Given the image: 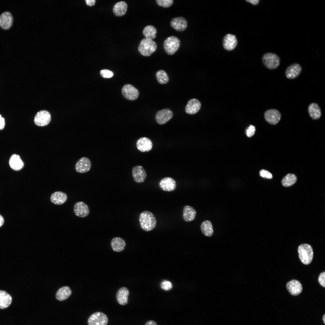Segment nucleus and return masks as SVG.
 <instances>
[{
  "mask_svg": "<svg viewBox=\"0 0 325 325\" xmlns=\"http://www.w3.org/2000/svg\"><path fill=\"white\" fill-rule=\"evenodd\" d=\"M139 220L141 228L146 231L153 230L156 225V219L153 214L148 211H144L140 214Z\"/></svg>",
  "mask_w": 325,
  "mask_h": 325,
  "instance_id": "obj_1",
  "label": "nucleus"
},
{
  "mask_svg": "<svg viewBox=\"0 0 325 325\" xmlns=\"http://www.w3.org/2000/svg\"><path fill=\"white\" fill-rule=\"evenodd\" d=\"M298 251L299 259L302 263L308 265L311 262L313 257V251L310 245L302 244L299 246Z\"/></svg>",
  "mask_w": 325,
  "mask_h": 325,
  "instance_id": "obj_2",
  "label": "nucleus"
},
{
  "mask_svg": "<svg viewBox=\"0 0 325 325\" xmlns=\"http://www.w3.org/2000/svg\"><path fill=\"white\" fill-rule=\"evenodd\" d=\"M157 47L156 43L153 40L144 38L141 41L138 50L142 55L149 56L156 51Z\"/></svg>",
  "mask_w": 325,
  "mask_h": 325,
  "instance_id": "obj_3",
  "label": "nucleus"
},
{
  "mask_svg": "<svg viewBox=\"0 0 325 325\" xmlns=\"http://www.w3.org/2000/svg\"><path fill=\"white\" fill-rule=\"evenodd\" d=\"M180 45V39L174 36L166 38L163 43V48L166 53L169 55L174 54L178 49Z\"/></svg>",
  "mask_w": 325,
  "mask_h": 325,
  "instance_id": "obj_4",
  "label": "nucleus"
},
{
  "mask_svg": "<svg viewBox=\"0 0 325 325\" xmlns=\"http://www.w3.org/2000/svg\"><path fill=\"white\" fill-rule=\"evenodd\" d=\"M262 60L264 65L271 70L277 68L280 62V57L277 54L271 52L265 54L262 57Z\"/></svg>",
  "mask_w": 325,
  "mask_h": 325,
  "instance_id": "obj_5",
  "label": "nucleus"
},
{
  "mask_svg": "<svg viewBox=\"0 0 325 325\" xmlns=\"http://www.w3.org/2000/svg\"><path fill=\"white\" fill-rule=\"evenodd\" d=\"M108 321V318L105 314L97 312L89 317L87 322L88 325H107Z\"/></svg>",
  "mask_w": 325,
  "mask_h": 325,
  "instance_id": "obj_6",
  "label": "nucleus"
},
{
  "mask_svg": "<svg viewBox=\"0 0 325 325\" xmlns=\"http://www.w3.org/2000/svg\"><path fill=\"white\" fill-rule=\"evenodd\" d=\"M51 120V116L48 111L42 110L38 112L36 115L34 122L35 124L39 126L47 125Z\"/></svg>",
  "mask_w": 325,
  "mask_h": 325,
  "instance_id": "obj_7",
  "label": "nucleus"
},
{
  "mask_svg": "<svg viewBox=\"0 0 325 325\" xmlns=\"http://www.w3.org/2000/svg\"><path fill=\"white\" fill-rule=\"evenodd\" d=\"M173 116V113L172 110L169 108H165L158 111L155 118L157 123L162 125L168 122Z\"/></svg>",
  "mask_w": 325,
  "mask_h": 325,
  "instance_id": "obj_8",
  "label": "nucleus"
},
{
  "mask_svg": "<svg viewBox=\"0 0 325 325\" xmlns=\"http://www.w3.org/2000/svg\"><path fill=\"white\" fill-rule=\"evenodd\" d=\"M122 93L124 97L128 100L134 101L138 97L139 92L138 90L130 84H126L122 87Z\"/></svg>",
  "mask_w": 325,
  "mask_h": 325,
  "instance_id": "obj_9",
  "label": "nucleus"
},
{
  "mask_svg": "<svg viewBox=\"0 0 325 325\" xmlns=\"http://www.w3.org/2000/svg\"><path fill=\"white\" fill-rule=\"evenodd\" d=\"M132 175L134 181L138 183L144 182L147 176L146 172L144 168L142 166L139 165L135 166L132 168Z\"/></svg>",
  "mask_w": 325,
  "mask_h": 325,
  "instance_id": "obj_10",
  "label": "nucleus"
},
{
  "mask_svg": "<svg viewBox=\"0 0 325 325\" xmlns=\"http://www.w3.org/2000/svg\"><path fill=\"white\" fill-rule=\"evenodd\" d=\"M265 118L268 122L272 125H276L280 121L281 114L280 112L275 109H270L266 110L264 114Z\"/></svg>",
  "mask_w": 325,
  "mask_h": 325,
  "instance_id": "obj_11",
  "label": "nucleus"
},
{
  "mask_svg": "<svg viewBox=\"0 0 325 325\" xmlns=\"http://www.w3.org/2000/svg\"><path fill=\"white\" fill-rule=\"evenodd\" d=\"M91 166V162L88 158L82 157L76 163L75 168L76 171L79 173L86 172L90 170Z\"/></svg>",
  "mask_w": 325,
  "mask_h": 325,
  "instance_id": "obj_12",
  "label": "nucleus"
},
{
  "mask_svg": "<svg viewBox=\"0 0 325 325\" xmlns=\"http://www.w3.org/2000/svg\"><path fill=\"white\" fill-rule=\"evenodd\" d=\"M159 187L163 190L171 192L174 190L176 188V183L173 178L170 177L163 178L160 181Z\"/></svg>",
  "mask_w": 325,
  "mask_h": 325,
  "instance_id": "obj_13",
  "label": "nucleus"
},
{
  "mask_svg": "<svg viewBox=\"0 0 325 325\" xmlns=\"http://www.w3.org/2000/svg\"><path fill=\"white\" fill-rule=\"evenodd\" d=\"M73 211L76 216L82 218L86 217L89 213V209L88 205L81 201L76 202L75 204Z\"/></svg>",
  "mask_w": 325,
  "mask_h": 325,
  "instance_id": "obj_14",
  "label": "nucleus"
},
{
  "mask_svg": "<svg viewBox=\"0 0 325 325\" xmlns=\"http://www.w3.org/2000/svg\"><path fill=\"white\" fill-rule=\"evenodd\" d=\"M137 149L140 151L144 152L150 151L153 147V143L149 138L146 137L139 138L136 143Z\"/></svg>",
  "mask_w": 325,
  "mask_h": 325,
  "instance_id": "obj_15",
  "label": "nucleus"
},
{
  "mask_svg": "<svg viewBox=\"0 0 325 325\" xmlns=\"http://www.w3.org/2000/svg\"><path fill=\"white\" fill-rule=\"evenodd\" d=\"M286 288L290 294L294 296L298 295L302 290V284L296 280H292L288 282L286 285Z\"/></svg>",
  "mask_w": 325,
  "mask_h": 325,
  "instance_id": "obj_16",
  "label": "nucleus"
},
{
  "mask_svg": "<svg viewBox=\"0 0 325 325\" xmlns=\"http://www.w3.org/2000/svg\"><path fill=\"white\" fill-rule=\"evenodd\" d=\"M171 26L176 30L182 32L186 29L187 23L186 19L182 17L174 18L170 22Z\"/></svg>",
  "mask_w": 325,
  "mask_h": 325,
  "instance_id": "obj_17",
  "label": "nucleus"
},
{
  "mask_svg": "<svg viewBox=\"0 0 325 325\" xmlns=\"http://www.w3.org/2000/svg\"><path fill=\"white\" fill-rule=\"evenodd\" d=\"M201 104L199 100L196 98L190 100L185 107V111L189 114H194L200 110Z\"/></svg>",
  "mask_w": 325,
  "mask_h": 325,
  "instance_id": "obj_18",
  "label": "nucleus"
},
{
  "mask_svg": "<svg viewBox=\"0 0 325 325\" xmlns=\"http://www.w3.org/2000/svg\"><path fill=\"white\" fill-rule=\"evenodd\" d=\"M13 17L11 12L5 11L0 15V26L4 29H8L12 25Z\"/></svg>",
  "mask_w": 325,
  "mask_h": 325,
  "instance_id": "obj_19",
  "label": "nucleus"
},
{
  "mask_svg": "<svg viewBox=\"0 0 325 325\" xmlns=\"http://www.w3.org/2000/svg\"><path fill=\"white\" fill-rule=\"evenodd\" d=\"M302 70V68L300 65L297 63H294L287 67L285 71V75L288 79H294L299 76Z\"/></svg>",
  "mask_w": 325,
  "mask_h": 325,
  "instance_id": "obj_20",
  "label": "nucleus"
},
{
  "mask_svg": "<svg viewBox=\"0 0 325 325\" xmlns=\"http://www.w3.org/2000/svg\"><path fill=\"white\" fill-rule=\"evenodd\" d=\"M129 294L128 289L126 287H123L118 290L116 296L117 301L118 303L122 305H124L128 303V296Z\"/></svg>",
  "mask_w": 325,
  "mask_h": 325,
  "instance_id": "obj_21",
  "label": "nucleus"
},
{
  "mask_svg": "<svg viewBox=\"0 0 325 325\" xmlns=\"http://www.w3.org/2000/svg\"><path fill=\"white\" fill-rule=\"evenodd\" d=\"M237 44V40L235 36L228 34L224 37L223 45L224 48L228 51L234 49Z\"/></svg>",
  "mask_w": 325,
  "mask_h": 325,
  "instance_id": "obj_22",
  "label": "nucleus"
},
{
  "mask_svg": "<svg viewBox=\"0 0 325 325\" xmlns=\"http://www.w3.org/2000/svg\"><path fill=\"white\" fill-rule=\"evenodd\" d=\"M196 214V210L192 206L185 205L184 207L182 217L184 221L189 222L193 221L195 219Z\"/></svg>",
  "mask_w": 325,
  "mask_h": 325,
  "instance_id": "obj_23",
  "label": "nucleus"
},
{
  "mask_svg": "<svg viewBox=\"0 0 325 325\" xmlns=\"http://www.w3.org/2000/svg\"><path fill=\"white\" fill-rule=\"evenodd\" d=\"M9 164L12 169L16 171L21 170L24 165V163L20 156L15 154L12 155L11 156L9 160Z\"/></svg>",
  "mask_w": 325,
  "mask_h": 325,
  "instance_id": "obj_24",
  "label": "nucleus"
},
{
  "mask_svg": "<svg viewBox=\"0 0 325 325\" xmlns=\"http://www.w3.org/2000/svg\"><path fill=\"white\" fill-rule=\"evenodd\" d=\"M72 291L68 286H65L60 288L56 292V299L60 301L65 300L71 295Z\"/></svg>",
  "mask_w": 325,
  "mask_h": 325,
  "instance_id": "obj_25",
  "label": "nucleus"
},
{
  "mask_svg": "<svg viewBox=\"0 0 325 325\" xmlns=\"http://www.w3.org/2000/svg\"><path fill=\"white\" fill-rule=\"evenodd\" d=\"M67 196L61 191H56L53 193L50 197V200L53 203L60 205L64 203L67 199Z\"/></svg>",
  "mask_w": 325,
  "mask_h": 325,
  "instance_id": "obj_26",
  "label": "nucleus"
},
{
  "mask_svg": "<svg viewBox=\"0 0 325 325\" xmlns=\"http://www.w3.org/2000/svg\"><path fill=\"white\" fill-rule=\"evenodd\" d=\"M110 245L113 251L119 252L123 250L125 246L126 243L125 241L122 238L116 237L112 239Z\"/></svg>",
  "mask_w": 325,
  "mask_h": 325,
  "instance_id": "obj_27",
  "label": "nucleus"
},
{
  "mask_svg": "<svg viewBox=\"0 0 325 325\" xmlns=\"http://www.w3.org/2000/svg\"><path fill=\"white\" fill-rule=\"evenodd\" d=\"M12 298L6 292L0 290V309L8 308L11 303Z\"/></svg>",
  "mask_w": 325,
  "mask_h": 325,
  "instance_id": "obj_28",
  "label": "nucleus"
},
{
  "mask_svg": "<svg viewBox=\"0 0 325 325\" xmlns=\"http://www.w3.org/2000/svg\"><path fill=\"white\" fill-rule=\"evenodd\" d=\"M128 6L125 2L121 1L116 3L113 6V11L115 15L117 16H121L126 13Z\"/></svg>",
  "mask_w": 325,
  "mask_h": 325,
  "instance_id": "obj_29",
  "label": "nucleus"
},
{
  "mask_svg": "<svg viewBox=\"0 0 325 325\" xmlns=\"http://www.w3.org/2000/svg\"><path fill=\"white\" fill-rule=\"evenodd\" d=\"M308 112L310 117L313 119H319L321 115V109L317 104L313 103L308 107Z\"/></svg>",
  "mask_w": 325,
  "mask_h": 325,
  "instance_id": "obj_30",
  "label": "nucleus"
},
{
  "mask_svg": "<svg viewBox=\"0 0 325 325\" xmlns=\"http://www.w3.org/2000/svg\"><path fill=\"white\" fill-rule=\"evenodd\" d=\"M202 232L206 236L209 237L212 236L214 233L212 224L210 221L205 220L203 221L200 225Z\"/></svg>",
  "mask_w": 325,
  "mask_h": 325,
  "instance_id": "obj_31",
  "label": "nucleus"
},
{
  "mask_svg": "<svg viewBox=\"0 0 325 325\" xmlns=\"http://www.w3.org/2000/svg\"><path fill=\"white\" fill-rule=\"evenodd\" d=\"M143 33L145 38L153 39L156 36L157 30L153 26L149 25L146 26L143 30Z\"/></svg>",
  "mask_w": 325,
  "mask_h": 325,
  "instance_id": "obj_32",
  "label": "nucleus"
},
{
  "mask_svg": "<svg viewBox=\"0 0 325 325\" xmlns=\"http://www.w3.org/2000/svg\"><path fill=\"white\" fill-rule=\"evenodd\" d=\"M296 176L293 174L289 173L285 176L282 180L283 185L285 187H289L294 184L296 181Z\"/></svg>",
  "mask_w": 325,
  "mask_h": 325,
  "instance_id": "obj_33",
  "label": "nucleus"
},
{
  "mask_svg": "<svg viewBox=\"0 0 325 325\" xmlns=\"http://www.w3.org/2000/svg\"><path fill=\"white\" fill-rule=\"evenodd\" d=\"M156 76L158 82L161 84H165L169 82V77L168 74L164 70H158L156 73Z\"/></svg>",
  "mask_w": 325,
  "mask_h": 325,
  "instance_id": "obj_34",
  "label": "nucleus"
},
{
  "mask_svg": "<svg viewBox=\"0 0 325 325\" xmlns=\"http://www.w3.org/2000/svg\"><path fill=\"white\" fill-rule=\"evenodd\" d=\"M156 3L159 5L164 8H168L173 4L172 0H156Z\"/></svg>",
  "mask_w": 325,
  "mask_h": 325,
  "instance_id": "obj_35",
  "label": "nucleus"
},
{
  "mask_svg": "<svg viewBox=\"0 0 325 325\" xmlns=\"http://www.w3.org/2000/svg\"><path fill=\"white\" fill-rule=\"evenodd\" d=\"M100 73L102 77L107 78L112 77L113 75V72L107 69L101 70Z\"/></svg>",
  "mask_w": 325,
  "mask_h": 325,
  "instance_id": "obj_36",
  "label": "nucleus"
},
{
  "mask_svg": "<svg viewBox=\"0 0 325 325\" xmlns=\"http://www.w3.org/2000/svg\"><path fill=\"white\" fill-rule=\"evenodd\" d=\"M161 286L162 289L166 291H168L172 288V285L170 281L164 280L161 283Z\"/></svg>",
  "mask_w": 325,
  "mask_h": 325,
  "instance_id": "obj_37",
  "label": "nucleus"
},
{
  "mask_svg": "<svg viewBox=\"0 0 325 325\" xmlns=\"http://www.w3.org/2000/svg\"><path fill=\"white\" fill-rule=\"evenodd\" d=\"M260 176L264 178L268 179H271L273 177L272 174L268 171L262 169L260 172Z\"/></svg>",
  "mask_w": 325,
  "mask_h": 325,
  "instance_id": "obj_38",
  "label": "nucleus"
},
{
  "mask_svg": "<svg viewBox=\"0 0 325 325\" xmlns=\"http://www.w3.org/2000/svg\"><path fill=\"white\" fill-rule=\"evenodd\" d=\"M255 131V127L253 125H250L246 130V134L247 136L249 137H251L254 135Z\"/></svg>",
  "mask_w": 325,
  "mask_h": 325,
  "instance_id": "obj_39",
  "label": "nucleus"
},
{
  "mask_svg": "<svg viewBox=\"0 0 325 325\" xmlns=\"http://www.w3.org/2000/svg\"><path fill=\"white\" fill-rule=\"evenodd\" d=\"M318 281L320 284L323 287H325V272L321 273L318 278Z\"/></svg>",
  "mask_w": 325,
  "mask_h": 325,
  "instance_id": "obj_40",
  "label": "nucleus"
},
{
  "mask_svg": "<svg viewBox=\"0 0 325 325\" xmlns=\"http://www.w3.org/2000/svg\"><path fill=\"white\" fill-rule=\"evenodd\" d=\"M5 126V120L3 117H2L0 119V130L3 129Z\"/></svg>",
  "mask_w": 325,
  "mask_h": 325,
  "instance_id": "obj_41",
  "label": "nucleus"
},
{
  "mask_svg": "<svg viewBox=\"0 0 325 325\" xmlns=\"http://www.w3.org/2000/svg\"><path fill=\"white\" fill-rule=\"evenodd\" d=\"M144 325H157V324L155 321L150 320L147 321Z\"/></svg>",
  "mask_w": 325,
  "mask_h": 325,
  "instance_id": "obj_42",
  "label": "nucleus"
},
{
  "mask_svg": "<svg viewBox=\"0 0 325 325\" xmlns=\"http://www.w3.org/2000/svg\"><path fill=\"white\" fill-rule=\"evenodd\" d=\"M86 1L88 5L92 6L95 4L96 1L95 0H86Z\"/></svg>",
  "mask_w": 325,
  "mask_h": 325,
  "instance_id": "obj_43",
  "label": "nucleus"
},
{
  "mask_svg": "<svg viewBox=\"0 0 325 325\" xmlns=\"http://www.w3.org/2000/svg\"><path fill=\"white\" fill-rule=\"evenodd\" d=\"M246 1L254 5H257L258 4L259 1V0H246Z\"/></svg>",
  "mask_w": 325,
  "mask_h": 325,
  "instance_id": "obj_44",
  "label": "nucleus"
},
{
  "mask_svg": "<svg viewBox=\"0 0 325 325\" xmlns=\"http://www.w3.org/2000/svg\"><path fill=\"white\" fill-rule=\"evenodd\" d=\"M4 222V220L3 217L0 215V227L3 225Z\"/></svg>",
  "mask_w": 325,
  "mask_h": 325,
  "instance_id": "obj_45",
  "label": "nucleus"
},
{
  "mask_svg": "<svg viewBox=\"0 0 325 325\" xmlns=\"http://www.w3.org/2000/svg\"><path fill=\"white\" fill-rule=\"evenodd\" d=\"M325 314H324L323 317V321L324 323H325Z\"/></svg>",
  "mask_w": 325,
  "mask_h": 325,
  "instance_id": "obj_46",
  "label": "nucleus"
},
{
  "mask_svg": "<svg viewBox=\"0 0 325 325\" xmlns=\"http://www.w3.org/2000/svg\"><path fill=\"white\" fill-rule=\"evenodd\" d=\"M2 117L1 115V114H0V119H1V118Z\"/></svg>",
  "mask_w": 325,
  "mask_h": 325,
  "instance_id": "obj_47",
  "label": "nucleus"
}]
</instances>
